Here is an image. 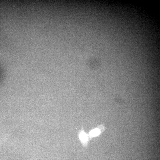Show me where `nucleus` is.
<instances>
[{
    "instance_id": "f03ea898",
    "label": "nucleus",
    "mask_w": 160,
    "mask_h": 160,
    "mask_svg": "<svg viewBox=\"0 0 160 160\" xmlns=\"http://www.w3.org/2000/svg\"><path fill=\"white\" fill-rule=\"evenodd\" d=\"M105 127L104 125H100L95 129L90 131L89 135L90 140L94 137L99 136L105 130Z\"/></svg>"
},
{
    "instance_id": "f257e3e1",
    "label": "nucleus",
    "mask_w": 160,
    "mask_h": 160,
    "mask_svg": "<svg viewBox=\"0 0 160 160\" xmlns=\"http://www.w3.org/2000/svg\"><path fill=\"white\" fill-rule=\"evenodd\" d=\"M79 136L83 147H87L88 142L90 140L89 135L85 133L83 128L79 133Z\"/></svg>"
}]
</instances>
